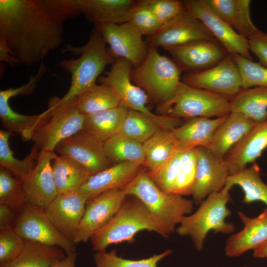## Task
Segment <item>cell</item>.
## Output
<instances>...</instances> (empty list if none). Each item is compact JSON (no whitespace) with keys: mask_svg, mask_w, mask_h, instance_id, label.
Instances as JSON below:
<instances>
[{"mask_svg":"<svg viewBox=\"0 0 267 267\" xmlns=\"http://www.w3.org/2000/svg\"><path fill=\"white\" fill-rule=\"evenodd\" d=\"M255 124L241 114L230 112L217 128L207 148L216 157L223 159Z\"/></svg>","mask_w":267,"mask_h":267,"instance_id":"cell-26","label":"cell"},{"mask_svg":"<svg viewBox=\"0 0 267 267\" xmlns=\"http://www.w3.org/2000/svg\"><path fill=\"white\" fill-rule=\"evenodd\" d=\"M77 255V252L66 254L64 258L53 264L50 267H76L75 262Z\"/></svg>","mask_w":267,"mask_h":267,"instance_id":"cell-50","label":"cell"},{"mask_svg":"<svg viewBox=\"0 0 267 267\" xmlns=\"http://www.w3.org/2000/svg\"><path fill=\"white\" fill-rule=\"evenodd\" d=\"M127 195L137 198L168 237L183 217L191 214L193 201L165 192L141 168L136 177L123 188Z\"/></svg>","mask_w":267,"mask_h":267,"instance_id":"cell-3","label":"cell"},{"mask_svg":"<svg viewBox=\"0 0 267 267\" xmlns=\"http://www.w3.org/2000/svg\"><path fill=\"white\" fill-rule=\"evenodd\" d=\"M52 169L57 195L78 191L92 176L73 160L61 155L53 160Z\"/></svg>","mask_w":267,"mask_h":267,"instance_id":"cell-31","label":"cell"},{"mask_svg":"<svg viewBox=\"0 0 267 267\" xmlns=\"http://www.w3.org/2000/svg\"><path fill=\"white\" fill-rule=\"evenodd\" d=\"M55 152L40 151L33 170L22 180L26 203L44 209L57 195L52 162Z\"/></svg>","mask_w":267,"mask_h":267,"instance_id":"cell-18","label":"cell"},{"mask_svg":"<svg viewBox=\"0 0 267 267\" xmlns=\"http://www.w3.org/2000/svg\"><path fill=\"white\" fill-rule=\"evenodd\" d=\"M159 21L165 26L185 10L182 1L178 0H143Z\"/></svg>","mask_w":267,"mask_h":267,"instance_id":"cell-44","label":"cell"},{"mask_svg":"<svg viewBox=\"0 0 267 267\" xmlns=\"http://www.w3.org/2000/svg\"><path fill=\"white\" fill-rule=\"evenodd\" d=\"M13 228L25 240L59 247L65 254L76 252L74 242L57 230L44 209L26 203L18 212Z\"/></svg>","mask_w":267,"mask_h":267,"instance_id":"cell-9","label":"cell"},{"mask_svg":"<svg viewBox=\"0 0 267 267\" xmlns=\"http://www.w3.org/2000/svg\"><path fill=\"white\" fill-rule=\"evenodd\" d=\"M208 6L239 34L250 40L263 32L250 16V0H205Z\"/></svg>","mask_w":267,"mask_h":267,"instance_id":"cell-25","label":"cell"},{"mask_svg":"<svg viewBox=\"0 0 267 267\" xmlns=\"http://www.w3.org/2000/svg\"><path fill=\"white\" fill-rule=\"evenodd\" d=\"M239 186L244 193L243 202L249 204L260 201L267 205V184L262 179L257 165L246 168L228 176L226 183Z\"/></svg>","mask_w":267,"mask_h":267,"instance_id":"cell-36","label":"cell"},{"mask_svg":"<svg viewBox=\"0 0 267 267\" xmlns=\"http://www.w3.org/2000/svg\"><path fill=\"white\" fill-rule=\"evenodd\" d=\"M106 44L94 28L85 45L76 47L69 44L61 49L62 53L70 52L80 57L62 60L58 63V66L69 72L71 77L68 91L62 98L58 97L59 102L73 99L95 86L105 68L114 63L116 59L106 48Z\"/></svg>","mask_w":267,"mask_h":267,"instance_id":"cell-2","label":"cell"},{"mask_svg":"<svg viewBox=\"0 0 267 267\" xmlns=\"http://www.w3.org/2000/svg\"><path fill=\"white\" fill-rule=\"evenodd\" d=\"M0 60L5 62L11 66L19 64L18 60L13 56L4 42L0 40Z\"/></svg>","mask_w":267,"mask_h":267,"instance_id":"cell-49","label":"cell"},{"mask_svg":"<svg viewBox=\"0 0 267 267\" xmlns=\"http://www.w3.org/2000/svg\"><path fill=\"white\" fill-rule=\"evenodd\" d=\"M18 212L6 204H0V229L13 228Z\"/></svg>","mask_w":267,"mask_h":267,"instance_id":"cell-48","label":"cell"},{"mask_svg":"<svg viewBox=\"0 0 267 267\" xmlns=\"http://www.w3.org/2000/svg\"><path fill=\"white\" fill-rule=\"evenodd\" d=\"M227 116L221 118L196 117L172 130L179 147H207L217 128Z\"/></svg>","mask_w":267,"mask_h":267,"instance_id":"cell-28","label":"cell"},{"mask_svg":"<svg viewBox=\"0 0 267 267\" xmlns=\"http://www.w3.org/2000/svg\"><path fill=\"white\" fill-rule=\"evenodd\" d=\"M231 188L225 184L221 191L209 194L194 213L183 217L177 227L178 234L191 237L197 250L203 249L204 240L211 231L223 234L234 232V224L225 221L231 214L226 205L230 200Z\"/></svg>","mask_w":267,"mask_h":267,"instance_id":"cell-5","label":"cell"},{"mask_svg":"<svg viewBox=\"0 0 267 267\" xmlns=\"http://www.w3.org/2000/svg\"><path fill=\"white\" fill-rule=\"evenodd\" d=\"M9 171L0 167V204H6L19 211L26 203L22 180L13 177Z\"/></svg>","mask_w":267,"mask_h":267,"instance_id":"cell-40","label":"cell"},{"mask_svg":"<svg viewBox=\"0 0 267 267\" xmlns=\"http://www.w3.org/2000/svg\"><path fill=\"white\" fill-rule=\"evenodd\" d=\"M182 72L172 59L161 54L157 47L149 46L145 59L139 66L132 69L131 78L135 85L160 105L174 96Z\"/></svg>","mask_w":267,"mask_h":267,"instance_id":"cell-6","label":"cell"},{"mask_svg":"<svg viewBox=\"0 0 267 267\" xmlns=\"http://www.w3.org/2000/svg\"><path fill=\"white\" fill-rule=\"evenodd\" d=\"M181 81L194 88L232 97L241 89L238 67L231 54L215 66L202 72L184 74Z\"/></svg>","mask_w":267,"mask_h":267,"instance_id":"cell-15","label":"cell"},{"mask_svg":"<svg viewBox=\"0 0 267 267\" xmlns=\"http://www.w3.org/2000/svg\"><path fill=\"white\" fill-rule=\"evenodd\" d=\"M250 50L258 58L259 63L267 68V34L262 32L248 40Z\"/></svg>","mask_w":267,"mask_h":267,"instance_id":"cell-47","label":"cell"},{"mask_svg":"<svg viewBox=\"0 0 267 267\" xmlns=\"http://www.w3.org/2000/svg\"><path fill=\"white\" fill-rule=\"evenodd\" d=\"M46 71V69L43 62H41L40 66L37 74L30 77L29 82L25 85L17 88H8L0 91V98L8 101L13 97L19 95H28L32 93L37 86L38 83L42 78Z\"/></svg>","mask_w":267,"mask_h":267,"instance_id":"cell-46","label":"cell"},{"mask_svg":"<svg viewBox=\"0 0 267 267\" xmlns=\"http://www.w3.org/2000/svg\"><path fill=\"white\" fill-rule=\"evenodd\" d=\"M253 256L256 258H267V241L261 244L254 250Z\"/></svg>","mask_w":267,"mask_h":267,"instance_id":"cell-51","label":"cell"},{"mask_svg":"<svg viewBox=\"0 0 267 267\" xmlns=\"http://www.w3.org/2000/svg\"><path fill=\"white\" fill-rule=\"evenodd\" d=\"M10 134L11 133L5 130L0 131V167L23 179L36 165L40 151L34 145L30 153L24 159L20 160L16 158L9 146Z\"/></svg>","mask_w":267,"mask_h":267,"instance_id":"cell-38","label":"cell"},{"mask_svg":"<svg viewBox=\"0 0 267 267\" xmlns=\"http://www.w3.org/2000/svg\"><path fill=\"white\" fill-rule=\"evenodd\" d=\"M79 14L71 0H0V40L19 63L34 65L61 45L64 23Z\"/></svg>","mask_w":267,"mask_h":267,"instance_id":"cell-1","label":"cell"},{"mask_svg":"<svg viewBox=\"0 0 267 267\" xmlns=\"http://www.w3.org/2000/svg\"><path fill=\"white\" fill-rule=\"evenodd\" d=\"M87 202V199L79 192L58 194L44 210L57 230L73 241Z\"/></svg>","mask_w":267,"mask_h":267,"instance_id":"cell-20","label":"cell"},{"mask_svg":"<svg viewBox=\"0 0 267 267\" xmlns=\"http://www.w3.org/2000/svg\"><path fill=\"white\" fill-rule=\"evenodd\" d=\"M64 252L57 247L25 240L18 255L0 267H50L65 257Z\"/></svg>","mask_w":267,"mask_h":267,"instance_id":"cell-32","label":"cell"},{"mask_svg":"<svg viewBox=\"0 0 267 267\" xmlns=\"http://www.w3.org/2000/svg\"><path fill=\"white\" fill-rule=\"evenodd\" d=\"M144 159L142 166L147 174L161 167L178 148L172 130L161 129L143 143Z\"/></svg>","mask_w":267,"mask_h":267,"instance_id":"cell-29","label":"cell"},{"mask_svg":"<svg viewBox=\"0 0 267 267\" xmlns=\"http://www.w3.org/2000/svg\"><path fill=\"white\" fill-rule=\"evenodd\" d=\"M131 62L124 58H117L109 71L98 79V82L110 87L120 102L129 109L140 112L154 118L161 115L152 113L147 106L148 96L132 81L133 69Z\"/></svg>","mask_w":267,"mask_h":267,"instance_id":"cell-14","label":"cell"},{"mask_svg":"<svg viewBox=\"0 0 267 267\" xmlns=\"http://www.w3.org/2000/svg\"><path fill=\"white\" fill-rule=\"evenodd\" d=\"M25 240L13 228L0 229V265L11 261L18 255Z\"/></svg>","mask_w":267,"mask_h":267,"instance_id":"cell-45","label":"cell"},{"mask_svg":"<svg viewBox=\"0 0 267 267\" xmlns=\"http://www.w3.org/2000/svg\"><path fill=\"white\" fill-rule=\"evenodd\" d=\"M230 110L244 115L255 123L267 120V87L241 88L231 98Z\"/></svg>","mask_w":267,"mask_h":267,"instance_id":"cell-33","label":"cell"},{"mask_svg":"<svg viewBox=\"0 0 267 267\" xmlns=\"http://www.w3.org/2000/svg\"><path fill=\"white\" fill-rule=\"evenodd\" d=\"M238 216L244 227L227 239L224 250L228 257H239L267 241V208L256 217H248L242 212Z\"/></svg>","mask_w":267,"mask_h":267,"instance_id":"cell-23","label":"cell"},{"mask_svg":"<svg viewBox=\"0 0 267 267\" xmlns=\"http://www.w3.org/2000/svg\"><path fill=\"white\" fill-rule=\"evenodd\" d=\"M231 55L239 70L242 88L267 87V68L241 55Z\"/></svg>","mask_w":267,"mask_h":267,"instance_id":"cell-41","label":"cell"},{"mask_svg":"<svg viewBox=\"0 0 267 267\" xmlns=\"http://www.w3.org/2000/svg\"><path fill=\"white\" fill-rule=\"evenodd\" d=\"M120 100L106 85H95L76 97V106L84 116L110 109L118 106Z\"/></svg>","mask_w":267,"mask_h":267,"instance_id":"cell-37","label":"cell"},{"mask_svg":"<svg viewBox=\"0 0 267 267\" xmlns=\"http://www.w3.org/2000/svg\"><path fill=\"white\" fill-rule=\"evenodd\" d=\"M46 111L49 118L34 130L31 139L40 151L55 152L59 142L82 130L85 116L78 109L76 97L64 102L53 97Z\"/></svg>","mask_w":267,"mask_h":267,"instance_id":"cell-8","label":"cell"},{"mask_svg":"<svg viewBox=\"0 0 267 267\" xmlns=\"http://www.w3.org/2000/svg\"><path fill=\"white\" fill-rule=\"evenodd\" d=\"M267 148V120L256 123L226 154L223 160L230 175L253 163Z\"/></svg>","mask_w":267,"mask_h":267,"instance_id":"cell-21","label":"cell"},{"mask_svg":"<svg viewBox=\"0 0 267 267\" xmlns=\"http://www.w3.org/2000/svg\"><path fill=\"white\" fill-rule=\"evenodd\" d=\"M172 253L171 250L167 249L148 258L134 260L119 256L116 250L113 249L110 252H97L93 255V260L95 267H158L160 261Z\"/></svg>","mask_w":267,"mask_h":267,"instance_id":"cell-39","label":"cell"},{"mask_svg":"<svg viewBox=\"0 0 267 267\" xmlns=\"http://www.w3.org/2000/svg\"><path fill=\"white\" fill-rule=\"evenodd\" d=\"M137 0H72L74 6L94 25L128 22L129 14Z\"/></svg>","mask_w":267,"mask_h":267,"instance_id":"cell-24","label":"cell"},{"mask_svg":"<svg viewBox=\"0 0 267 267\" xmlns=\"http://www.w3.org/2000/svg\"><path fill=\"white\" fill-rule=\"evenodd\" d=\"M94 28L109 45V50L116 59H125L134 68L139 66L145 59L149 46L143 40V35L130 22L99 24Z\"/></svg>","mask_w":267,"mask_h":267,"instance_id":"cell-10","label":"cell"},{"mask_svg":"<svg viewBox=\"0 0 267 267\" xmlns=\"http://www.w3.org/2000/svg\"><path fill=\"white\" fill-rule=\"evenodd\" d=\"M106 156L112 165L123 162L144 161L143 143L118 133L104 142Z\"/></svg>","mask_w":267,"mask_h":267,"instance_id":"cell-35","label":"cell"},{"mask_svg":"<svg viewBox=\"0 0 267 267\" xmlns=\"http://www.w3.org/2000/svg\"><path fill=\"white\" fill-rule=\"evenodd\" d=\"M143 230L168 237L144 205L137 198L127 195L114 217L90 238L92 249L104 251L112 244L133 242L135 235Z\"/></svg>","mask_w":267,"mask_h":267,"instance_id":"cell-4","label":"cell"},{"mask_svg":"<svg viewBox=\"0 0 267 267\" xmlns=\"http://www.w3.org/2000/svg\"><path fill=\"white\" fill-rule=\"evenodd\" d=\"M182 1L186 9L204 25L213 37L225 48L229 54H239L253 60L248 40L239 34L221 18L208 6L205 0Z\"/></svg>","mask_w":267,"mask_h":267,"instance_id":"cell-11","label":"cell"},{"mask_svg":"<svg viewBox=\"0 0 267 267\" xmlns=\"http://www.w3.org/2000/svg\"><path fill=\"white\" fill-rule=\"evenodd\" d=\"M229 176L223 159L213 155L206 147H197L196 173L192 195L198 205L209 194L221 191Z\"/></svg>","mask_w":267,"mask_h":267,"instance_id":"cell-19","label":"cell"},{"mask_svg":"<svg viewBox=\"0 0 267 267\" xmlns=\"http://www.w3.org/2000/svg\"><path fill=\"white\" fill-rule=\"evenodd\" d=\"M127 195L123 188L106 191L88 200L73 239L75 244L86 243L116 214Z\"/></svg>","mask_w":267,"mask_h":267,"instance_id":"cell-13","label":"cell"},{"mask_svg":"<svg viewBox=\"0 0 267 267\" xmlns=\"http://www.w3.org/2000/svg\"><path fill=\"white\" fill-rule=\"evenodd\" d=\"M232 97L190 86L182 82L178 84L174 96L160 104L162 115L177 118H211L227 116Z\"/></svg>","mask_w":267,"mask_h":267,"instance_id":"cell-7","label":"cell"},{"mask_svg":"<svg viewBox=\"0 0 267 267\" xmlns=\"http://www.w3.org/2000/svg\"><path fill=\"white\" fill-rule=\"evenodd\" d=\"M9 101L0 98V118L1 124L10 133L20 134L25 140L31 139L34 130L49 118V113L44 112L37 115H25L14 111Z\"/></svg>","mask_w":267,"mask_h":267,"instance_id":"cell-34","label":"cell"},{"mask_svg":"<svg viewBox=\"0 0 267 267\" xmlns=\"http://www.w3.org/2000/svg\"><path fill=\"white\" fill-rule=\"evenodd\" d=\"M129 109L122 103L116 107L85 116L82 130L104 142L118 133Z\"/></svg>","mask_w":267,"mask_h":267,"instance_id":"cell-30","label":"cell"},{"mask_svg":"<svg viewBox=\"0 0 267 267\" xmlns=\"http://www.w3.org/2000/svg\"><path fill=\"white\" fill-rule=\"evenodd\" d=\"M214 38L198 19L185 10L154 35L147 37L148 46L163 48Z\"/></svg>","mask_w":267,"mask_h":267,"instance_id":"cell-16","label":"cell"},{"mask_svg":"<svg viewBox=\"0 0 267 267\" xmlns=\"http://www.w3.org/2000/svg\"><path fill=\"white\" fill-rule=\"evenodd\" d=\"M180 121L169 115L154 118L129 109L118 133L143 143L161 129L173 130L179 126Z\"/></svg>","mask_w":267,"mask_h":267,"instance_id":"cell-27","label":"cell"},{"mask_svg":"<svg viewBox=\"0 0 267 267\" xmlns=\"http://www.w3.org/2000/svg\"><path fill=\"white\" fill-rule=\"evenodd\" d=\"M164 49L185 74L207 70L219 64L229 54L215 38Z\"/></svg>","mask_w":267,"mask_h":267,"instance_id":"cell-12","label":"cell"},{"mask_svg":"<svg viewBox=\"0 0 267 267\" xmlns=\"http://www.w3.org/2000/svg\"><path fill=\"white\" fill-rule=\"evenodd\" d=\"M128 22L134 25L143 35L152 36L164 26L159 21L143 0H137L129 15Z\"/></svg>","mask_w":267,"mask_h":267,"instance_id":"cell-43","label":"cell"},{"mask_svg":"<svg viewBox=\"0 0 267 267\" xmlns=\"http://www.w3.org/2000/svg\"><path fill=\"white\" fill-rule=\"evenodd\" d=\"M141 166L131 162L113 165L92 175L77 192L82 194L88 201L106 191L123 188L136 177Z\"/></svg>","mask_w":267,"mask_h":267,"instance_id":"cell-22","label":"cell"},{"mask_svg":"<svg viewBox=\"0 0 267 267\" xmlns=\"http://www.w3.org/2000/svg\"><path fill=\"white\" fill-rule=\"evenodd\" d=\"M196 163L197 148L186 149L182 158L173 194L182 196L192 195L195 181Z\"/></svg>","mask_w":267,"mask_h":267,"instance_id":"cell-42","label":"cell"},{"mask_svg":"<svg viewBox=\"0 0 267 267\" xmlns=\"http://www.w3.org/2000/svg\"><path fill=\"white\" fill-rule=\"evenodd\" d=\"M103 143L81 130L59 142L55 151L73 160L93 175L112 166Z\"/></svg>","mask_w":267,"mask_h":267,"instance_id":"cell-17","label":"cell"}]
</instances>
